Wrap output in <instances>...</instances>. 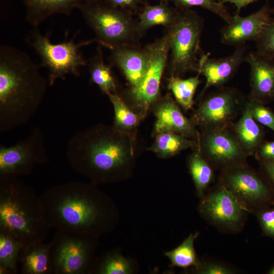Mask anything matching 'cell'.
<instances>
[{"instance_id":"6da1fadb","label":"cell","mask_w":274,"mask_h":274,"mask_svg":"<svg viewBox=\"0 0 274 274\" xmlns=\"http://www.w3.org/2000/svg\"><path fill=\"white\" fill-rule=\"evenodd\" d=\"M135 142L113 125L98 123L71 138L66 158L76 172L91 182H114L124 178L132 168Z\"/></svg>"},{"instance_id":"7a4b0ae2","label":"cell","mask_w":274,"mask_h":274,"mask_svg":"<svg viewBox=\"0 0 274 274\" xmlns=\"http://www.w3.org/2000/svg\"><path fill=\"white\" fill-rule=\"evenodd\" d=\"M44 220L56 230L97 236L109 229L111 206L95 184L70 182L40 195Z\"/></svg>"},{"instance_id":"3957f363","label":"cell","mask_w":274,"mask_h":274,"mask_svg":"<svg viewBox=\"0 0 274 274\" xmlns=\"http://www.w3.org/2000/svg\"><path fill=\"white\" fill-rule=\"evenodd\" d=\"M48 80L25 52L0 46V132L27 123L46 94Z\"/></svg>"},{"instance_id":"277c9868","label":"cell","mask_w":274,"mask_h":274,"mask_svg":"<svg viewBox=\"0 0 274 274\" xmlns=\"http://www.w3.org/2000/svg\"><path fill=\"white\" fill-rule=\"evenodd\" d=\"M49 229L34 190L19 178L0 179V232L24 246L44 241Z\"/></svg>"},{"instance_id":"5b68a950","label":"cell","mask_w":274,"mask_h":274,"mask_svg":"<svg viewBox=\"0 0 274 274\" xmlns=\"http://www.w3.org/2000/svg\"><path fill=\"white\" fill-rule=\"evenodd\" d=\"M78 10L94 31L95 41L111 50L131 47L142 33L127 11L102 0H90Z\"/></svg>"},{"instance_id":"8992f818","label":"cell","mask_w":274,"mask_h":274,"mask_svg":"<svg viewBox=\"0 0 274 274\" xmlns=\"http://www.w3.org/2000/svg\"><path fill=\"white\" fill-rule=\"evenodd\" d=\"M203 29V19L190 9L178 11L173 24L167 28L170 76L180 77L187 72H198L197 58Z\"/></svg>"},{"instance_id":"52a82bcc","label":"cell","mask_w":274,"mask_h":274,"mask_svg":"<svg viewBox=\"0 0 274 274\" xmlns=\"http://www.w3.org/2000/svg\"><path fill=\"white\" fill-rule=\"evenodd\" d=\"M27 41L39 56L41 65L48 70L49 85L52 86L56 80L64 79L67 75L80 76V68L87 64L80 50L96 41L93 39L76 43L72 39L54 44L48 35H43L38 27H35Z\"/></svg>"},{"instance_id":"ba28073f","label":"cell","mask_w":274,"mask_h":274,"mask_svg":"<svg viewBox=\"0 0 274 274\" xmlns=\"http://www.w3.org/2000/svg\"><path fill=\"white\" fill-rule=\"evenodd\" d=\"M96 237L56 230L51 241L52 274L88 273Z\"/></svg>"},{"instance_id":"9c48e42d","label":"cell","mask_w":274,"mask_h":274,"mask_svg":"<svg viewBox=\"0 0 274 274\" xmlns=\"http://www.w3.org/2000/svg\"><path fill=\"white\" fill-rule=\"evenodd\" d=\"M144 50L147 57L145 74L139 84L128 92L129 106L144 118L159 97L161 79L169 52L167 32L147 45Z\"/></svg>"},{"instance_id":"30bf717a","label":"cell","mask_w":274,"mask_h":274,"mask_svg":"<svg viewBox=\"0 0 274 274\" xmlns=\"http://www.w3.org/2000/svg\"><path fill=\"white\" fill-rule=\"evenodd\" d=\"M221 182L248 212L255 214L274 202L266 180L245 163L223 170Z\"/></svg>"},{"instance_id":"8fae6325","label":"cell","mask_w":274,"mask_h":274,"mask_svg":"<svg viewBox=\"0 0 274 274\" xmlns=\"http://www.w3.org/2000/svg\"><path fill=\"white\" fill-rule=\"evenodd\" d=\"M49 161L42 130L36 126L30 134L16 144L0 146V179L30 174L36 166Z\"/></svg>"},{"instance_id":"7c38bea8","label":"cell","mask_w":274,"mask_h":274,"mask_svg":"<svg viewBox=\"0 0 274 274\" xmlns=\"http://www.w3.org/2000/svg\"><path fill=\"white\" fill-rule=\"evenodd\" d=\"M199 210L210 224L226 233L239 231L248 213L222 184L202 197Z\"/></svg>"},{"instance_id":"4fadbf2b","label":"cell","mask_w":274,"mask_h":274,"mask_svg":"<svg viewBox=\"0 0 274 274\" xmlns=\"http://www.w3.org/2000/svg\"><path fill=\"white\" fill-rule=\"evenodd\" d=\"M241 100L235 89L222 88L209 94L200 102L191 120L203 130L227 129L233 123Z\"/></svg>"},{"instance_id":"5bb4252c","label":"cell","mask_w":274,"mask_h":274,"mask_svg":"<svg viewBox=\"0 0 274 274\" xmlns=\"http://www.w3.org/2000/svg\"><path fill=\"white\" fill-rule=\"evenodd\" d=\"M227 129L203 130L199 133L196 148L211 165L222 170L245 163L248 156Z\"/></svg>"},{"instance_id":"9a60e30c","label":"cell","mask_w":274,"mask_h":274,"mask_svg":"<svg viewBox=\"0 0 274 274\" xmlns=\"http://www.w3.org/2000/svg\"><path fill=\"white\" fill-rule=\"evenodd\" d=\"M273 12L267 3L246 17L236 13L221 30L222 43L238 47L248 41H255Z\"/></svg>"},{"instance_id":"2e32d148","label":"cell","mask_w":274,"mask_h":274,"mask_svg":"<svg viewBox=\"0 0 274 274\" xmlns=\"http://www.w3.org/2000/svg\"><path fill=\"white\" fill-rule=\"evenodd\" d=\"M151 108L156 118L153 136L159 132L170 131L189 139H198L199 133L196 125L191 119L184 115L170 94L159 97Z\"/></svg>"},{"instance_id":"e0dca14e","label":"cell","mask_w":274,"mask_h":274,"mask_svg":"<svg viewBox=\"0 0 274 274\" xmlns=\"http://www.w3.org/2000/svg\"><path fill=\"white\" fill-rule=\"evenodd\" d=\"M245 45L236 47L231 55L220 58H210L209 54H202L198 72L206 78V82L199 97L211 87H221L234 75L246 54Z\"/></svg>"},{"instance_id":"ac0fdd59","label":"cell","mask_w":274,"mask_h":274,"mask_svg":"<svg viewBox=\"0 0 274 274\" xmlns=\"http://www.w3.org/2000/svg\"><path fill=\"white\" fill-rule=\"evenodd\" d=\"M245 61L250 66L251 91L248 97L266 105L274 100V61L258 52L246 54Z\"/></svg>"},{"instance_id":"d6986e66","label":"cell","mask_w":274,"mask_h":274,"mask_svg":"<svg viewBox=\"0 0 274 274\" xmlns=\"http://www.w3.org/2000/svg\"><path fill=\"white\" fill-rule=\"evenodd\" d=\"M26 11V19L33 27H38L54 15H70L90 0H21Z\"/></svg>"},{"instance_id":"ffe728a7","label":"cell","mask_w":274,"mask_h":274,"mask_svg":"<svg viewBox=\"0 0 274 274\" xmlns=\"http://www.w3.org/2000/svg\"><path fill=\"white\" fill-rule=\"evenodd\" d=\"M111 59L123 73L130 88L136 87L145 74L147 57L144 50L121 47L112 50Z\"/></svg>"},{"instance_id":"44dd1931","label":"cell","mask_w":274,"mask_h":274,"mask_svg":"<svg viewBox=\"0 0 274 274\" xmlns=\"http://www.w3.org/2000/svg\"><path fill=\"white\" fill-rule=\"evenodd\" d=\"M233 134L247 156L253 155L263 142L264 132L253 118L248 100L243 104L241 117L231 126Z\"/></svg>"},{"instance_id":"7402d4cb","label":"cell","mask_w":274,"mask_h":274,"mask_svg":"<svg viewBox=\"0 0 274 274\" xmlns=\"http://www.w3.org/2000/svg\"><path fill=\"white\" fill-rule=\"evenodd\" d=\"M51 241L36 242L22 246L19 256L22 274H52Z\"/></svg>"},{"instance_id":"603a6c76","label":"cell","mask_w":274,"mask_h":274,"mask_svg":"<svg viewBox=\"0 0 274 274\" xmlns=\"http://www.w3.org/2000/svg\"><path fill=\"white\" fill-rule=\"evenodd\" d=\"M154 136V142L147 150L155 153L160 158L170 157L184 150L195 149L197 146V140L173 132H161Z\"/></svg>"},{"instance_id":"cb8c5ba5","label":"cell","mask_w":274,"mask_h":274,"mask_svg":"<svg viewBox=\"0 0 274 274\" xmlns=\"http://www.w3.org/2000/svg\"><path fill=\"white\" fill-rule=\"evenodd\" d=\"M108 96L114 108L113 125L135 140L138 126L144 118L135 112L117 93L109 94Z\"/></svg>"},{"instance_id":"d4e9b609","label":"cell","mask_w":274,"mask_h":274,"mask_svg":"<svg viewBox=\"0 0 274 274\" xmlns=\"http://www.w3.org/2000/svg\"><path fill=\"white\" fill-rule=\"evenodd\" d=\"M178 13V11L169 7L167 2H161L158 5L146 6L139 15L138 29L142 33L156 25L168 28L174 22Z\"/></svg>"},{"instance_id":"484cf974","label":"cell","mask_w":274,"mask_h":274,"mask_svg":"<svg viewBox=\"0 0 274 274\" xmlns=\"http://www.w3.org/2000/svg\"><path fill=\"white\" fill-rule=\"evenodd\" d=\"M88 66L91 82L97 85L104 93L108 95L117 93L111 68L105 63L100 48L90 60Z\"/></svg>"},{"instance_id":"4316f807","label":"cell","mask_w":274,"mask_h":274,"mask_svg":"<svg viewBox=\"0 0 274 274\" xmlns=\"http://www.w3.org/2000/svg\"><path fill=\"white\" fill-rule=\"evenodd\" d=\"M200 73L195 77L182 79L180 77L170 76L168 79V88L173 92L176 101L184 110L191 109L194 104V96L201 82L199 78Z\"/></svg>"},{"instance_id":"83f0119b","label":"cell","mask_w":274,"mask_h":274,"mask_svg":"<svg viewBox=\"0 0 274 274\" xmlns=\"http://www.w3.org/2000/svg\"><path fill=\"white\" fill-rule=\"evenodd\" d=\"M189 156L188 165L198 195L201 198L213 179V170L211 165L202 156L199 150Z\"/></svg>"},{"instance_id":"f1b7e54d","label":"cell","mask_w":274,"mask_h":274,"mask_svg":"<svg viewBox=\"0 0 274 274\" xmlns=\"http://www.w3.org/2000/svg\"><path fill=\"white\" fill-rule=\"evenodd\" d=\"M22 245L12 236L0 232V274H16Z\"/></svg>"},{"instance_id":"f546056e","label":"cell","mask_w":274,"mask_h":274,"mask_svg":"<svg viewBox=\"0 0 274 274\" xmlns=\"http://www.w3.org/2000/svg\"><path fill=\"white\" fill-rule=\"evenodd\" d=\"M198 235L197 232L191 233L180 246L165 253L173 265L182 268L198 266L200 262L196 257L194 247V241Z\"/></svg>"},{"instance_id":"4dcf8cb0","label":"cell","mask_w":274,"mask_h":274,"mask_svg":"<svg viewBox=\"0 0 274 274\" xmlns=\"http://www.w3.org/2000/svg\"><path fill=\"white\" fill-rule=\"evenodd\" d=\"M99 274H128L132 272L130 263L119 253L112 252L105 255L95 268L89 272Z\"/></svg>"},{"instance_id":"1f68e13d","label":"cell","mask_w":274,"mask_h":274,"mask_svg":"<svg viewBox=\"0 0 274 274\" xmlns=\"http://www.w3.org/2000/svg\"><path fill=\"white\" fill-rule=\"evenodd\" d=\"M180 10L190 9L192 7H199L217 15L226 23L230 20L232 15L228 11L224 4L215 0H171Z\"/></svg>"},{"instance_id":"d6a6232c","label":"cell","mask_w":274,"mask_h":274,"mask_svg":"<svg viewBox=\"0 0 274 274\" xmlns=\"http://www.w3.org/2000/svg\"><path fill=\"white\" fill-rule=\"evenodd\" d=\"M257 52L274 58V18H270L255 41Z\"/></svg>"},{"instance_id":"836d02e7","label":"cell","mask_w":274,"mask_h":274,"mask_svg":"<svg viewBox=\"0 0 274 274\" xmlns=\"http://www.w3.org/2000/svg\"><path fill=\"white\" fill-rule=\"evenodd\" d=\"M252 115L255 120L269 128L274 132V113L265 105L248 99Z\"/></svg>"},{"instance_id":"e575fe53","label":"cell","mask_w":274,"mask_h":274,"mask_svg":"<svg viewBox=\"0 0 274 274\" xmlns=\"http://www.w3.org/2000/svg\"><path fill=\"white\" fill-rule=\"evenodd\" d=\"M264 235L274 239V202L255 213Z\"/></svg>"},{"instance_id":"d590c367","label":"cell","mask_w":274,"mask_h":274,"mask_svg":"<svg viewBox=\"0 0 274 274\" xmlns=\"http://www.w3.org/2000/svg\"><path fill=\"white\" fill-rule=\"evenodd\" d=\"M196 271L201 274H231L234 271L223 264L212 261L200 262Z\"/></svg>"},{"instance_id":"8d00e7d4","label":"cell","mask_w":274,"mask_h":274,"mask_svg":"<svg viewBox=\"0 0 274 274\" xmlns=\"http://www.w3.org/2000/svg\"><path fill=\"white\" fill-rule=\"evenodd\" d=\"M262 169L274 195V158L260 161Z\"/></svg>"},{"instance_id":"74e56055","label":"cell","mask_w":274,"mask_h":274,"mask_svg":"<svg viewBox=\"0 0 274 274\" xmlns=\"http://www.w3.org/2000/svg\"><path fill=\"white\" fill-rule=\"evenodd\" d=\"M255 154L259 161L274 158V141L263 142Z\"/></svg>"},{"instance_id":"f35d334b","label":"cell","mask_w":274,"mask_h":274,"mask_svg":"<svg viewBox=\"0 0 274 274\" xmlns=\"http://www.w3.org/2000/svg\"><path fill=\"white\" fill-rule=\"evenodd\" d=\"M108 5L126 11L136 10L141 0H102Z\"/></svg>"},{"instance_id":"ab89813d","label":"cell","mask_w":274,"mask_h":274,"mask_svg":"<svg viewBox=\"0 0 274 274\" xmlns=\"http://www.w3.org/2000/svg\"><path fill=\"white\" fill-rule=\"evenodd\" d=\"M257 1L258 0H220L219 2L223 4L227 3L233 4L236 8V14H238L243 8Z\"/></svg>"},{"instance_id":"60d3db41","label":"cell","mask_w":274,"mask_h":274,"mask_svg":"<svg viewBox=\"0 0 274 274\" xmlns=\"http://www.w3.org/2000/svg\"><path fill=\"white\" fill-rule=\"evenodd\" d=\"M268 274H274V265L267 272Z\"/></svg>"},{"instance_id":"b9f144b4","label":"cell","mask_w":274,"mask_h":274,"mask_svg":"<svg viewBox=\"0 0 274 274\" xmlns=\"http://www.w3.org/2000/svg\"><path fill=\"white\" fill-rule=\"evenodd\" d=\"M161 2H167V0H160Z\"/></svg>"}]
</instances>
